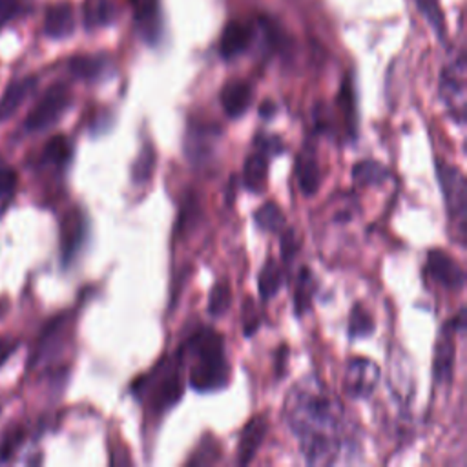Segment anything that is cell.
Segmentation results:
<instances>
[{"instance_id":"obj_1","label":"cell","mask_w":467,"mask_h":467,"mask_svg":"<svg viewBox=\"0 0 467 467\" xmlns=\"http://www.w3.org/2000/svg\"><path fill=\"white\" fill-rule=\"evenodd\" d=\"M285 416L306 463L330 465L350 449L343 438V405L316 376H306L290 389Z\"/></svg>"},{"instance_id":"obj_2","label":"cell","mask_w":467,"mask_h":467,"mask_svg":"<svg viewBox=\"0 0 467 467\" xmlns=\"http://www.w3.org/2000/svg\"><path fill=\"white\" fill-rule=\"evenodd\" d=\"M177 354L188 358V378L195 390L212 392L228 383L230 365L224 352V339L217 330L204 327L193 332Z\"/></svg>"},{"instance_id":"obj_3","label":"cell","mask_w":467,"mask_h":467,"mask_svg":"<svg viewBox=\"0 0 467 467\" xmlns=\"http://www.w3.org/2000/svg\"><path fill=\"white\" fill-rule=\"evenodd\" d=\"M182 359L175 358V361L164 359L159 363L148 376L140 378L133 385V392L139 398H146L150 407L157 412H162L175 405L184 390L182 376H181Z\"/></svg>"},{"instance_id":"obj_4","label":"cell","mask_w":467,"mask_h":467,"mask_svg":"<svg viewBox=\"0 0 467 467\" xmlns=\"http://www.w3.org/2000/svg\"><path fill=\"white\" fill-rule=\"evenodd\" d=\"M71 104V91L64 82L51 84L36 100L24 120V130L29 133L44 131L55 126Z\"/></svg>"},{"instance_id":"obj_5","label":"cell","mask_w":467,"mask_h":467,"mask_svg":"<svg viewBox=\"0 0 467 467\" xmlns=\"http://www.w3.org/2000/svg\"><path fill=\"white\" fill-rule=\"evenodd\" d=\"M436 171H438V182L449 210V215L452 217V221L458 223V230H460V243L463 244V235H465V177L462 173V170L454 164H447L445 161H438L436 162Z\"/></svg>"},{"instance_id":"obj_6","label":"cell","mask_w":467,"mask_h":467,"mask_svg":"<svg viewBox=\"0 0 467 467\" xmlns=\"http://www.w3.org/2000/svg\"><path fill=\"white\" fill-rule=\"evenodd\" d=\"M440 99L447 106L456 122H463L465 115V60L460 55L451 62L440 77Z\"/></svg>"},{"instance_id":"obj_7","label":"cell","mask_w":467,"mask_h":467,"mask_svg":"<svg viewBox=\"0 0 467 467\" xmlns=\"http://www.w3.org/2000/svg\"><path fill=\"white\" fill-rule=\"evenodd\" d=\"M379 367L376 365V361L368 358L356 356L348 359L343 381L345 392L354 400L368 398L379 383Z\"/></svg>"},{"instance_id":"obj_8","label":"cell","mask_w":467,"mask_h":467,"mask_svg":"<svg viewBox=\"0 0 467 467\" xmlns=\"http://www.w3.org/2000/svg\"><path fill=\"white\" fill-rule=\"evenodd\" d=\"M66 325H67V314H60L57 317H53L44 330L38 336V341L31 352L29 358V368H36L42 367L44 363H47L49 359H53L60 348V343L64 339L66 334Z\"/></svg>"},{"instance_id":"obj_9","label":"cell","mask_w":467,"mask_h":467,"mask_svg":"<svg viewBox=\"0 0 467 467\" xmlns=\"http://www.w3.org/2000/svg\"><path fill=\"white\" fill-rule=\"evenodd\" d=\"M86 239V219L78 208L69 210L60 221V257L64 265H69Z\"/></svg>"},{"instance_id":"obj_10","label":"cell","mask_w":467,"mask_h":467,"mask_svg":"<svg viewBox=\"0 0 467 467\" xmlns=\"http://www.w3.org/2000/svg\"><path fill=\"white\" fill-rule=\"evenodd\" d=\"M427 270L436 283L449 290H460L465 283L463 268L440 248H434L427 254Z\"/></svg>"},{"instance_id":"obj_11","label":"cell","mask_w":467,"mask_h":467,"mask_svg":"<svg viewBox=\"0 0 467 467\" xmlns=\"http://www.w3.org/2000/svg\"><path fill=\"white\" fill-rule=\"evenodd\" d=\"M137 31L148 44H157L162 33L159 0H131Z\"/></svg>"},{"instance_id":"obj_12","label":"cell","mask_w":467,"mask_h":467,"mask_svg":"<svg viewBox=\"0 0 467 467\" xmlns=\"http://www.w3.org/2000/svg\"><path fill=\"white\" fill-rule=\"evenodd\" d=\"M254 40V27L239 22V20H232L224 26L223 33H221V40H219V53L224 60H232L239 55H243L250 44Z\"/></svg>"},{"instance_id":"obj_13","label":"cell","mask_w":467,"mask_h":467,"mask_svg":"<svg viewBox=\"0 0 467 467\" xmlns=\"http://www.w3.org/2000/svg\"><path fill=\"white\" fill-rule=\"evenodd\" d=\"M36 86L38 78L35 75L22 77L7 84L0 97V122L11 119L16 113V109L36 91Z\"/></svg>"},{"instance_id":"obj_14","label":"cell","mask_w":467,"mask_h":467,"mask_svg":"<svg viewBox=\"0 0 467 467\" xmlns=\"http://www.w3.org/2000/svg\"><path fill=\"white\" fill-rule=\"evenodd\" d=\"M268 423L265 416H254L248 420V423L244 425L241 438H239V447H237V462L241 465H246L254 460L257 449L261 447L265 434H266Z\"/></svg>"},{"instance_id":"obj_15","label":"cell","mask_w":467,"mask_h":467,"mask_svg":"<svg viewBox=\"0 0 467 467\" xmlns=\"http://www.w3.org/2000/svg\"><path fill=\"white\" fill-rule=\"evenodd\" d=\"M75 31V13L71 4L60 2L47 7L44 16V33L49 38H66Z\"/></svg>"},{"instance_id":"obj_16","label":"cell","mask_w":467,"mask_h":467,"mask_svg":"<svg viewBox=\"0 0 467 467\" xmlns=\"http://www.w3.org/2000/svg\"><path fill=\"white\" fill-rule=\"evenodd\" d=\"M67 69L80 80L95 82L109 73L111 60L106 55H77L69 58Z\"/></svg>"},{"instance_id":"obj_17","label":"cell","mask_w":467,"mask_h":467,"mask_svg":"<svg viewBox=\"0 0 467 467\" xmlns=\"http://www.w3.org/2000/svg\"><path fill=\"white\" fill-rule=\"evenodd\" d=\"M252 102V86L246 80H230L221 89V104L228 117H241Z\"/></svg>"},{"instance_id":"obj_18","label":"cell","mask_w":467,"mask_h":467,"mask_svg":"<svg viewBox=\"0 0 467 467\" xmlns=\"http://www.w3.org/2000/svg\"><path fill=\"white\" fill-rule=\"evenodd\" d=\"M119 16V5L115 0H84L82 20L88 29L106 27Z\"/></svg>"},{"instance_id":"obj_19","label":"cell","mask_w":467,"mask_h":467,"mask_svg":"<svg viewBox=\"0 0 467 467\" xmlns=\"http://www.w3.org/2000/svg\"><path fill=\"white\" fill-rule=\"evenodd\" d=\"M272 155L263 150L261 146H257V150L246 157L244 162V184L248 190H252L254 193H259L265 190L266 186V179H268V159Z\"/></svg>"},{"instance_id":"obj_20","label":"cell","mask_w":467,"mask_h":467,"mask_svg":"<svg viewBox=\"0 0 467 467\" xmlns=\"http://www.w3.org/2000/svg\"><path fill=\"white\" fill-rule=\"evenodd\" d=\"M434 379L436 383H449L454 374V343L451 339V334L445 330L441 339L436 345L434 354Z\"/></svg>"},{"instance_id":"obj_21","label":"cell","mask_w":467,"mask_h":467,"mask_svg":"<svg viewBox=\"0 0 467 467\" xmlns=\"http://www.w3.org/2000/svg\"><path fill=\"white\" fill-rule=\"evenodd\" d=\"M296 175H297V182L301 186V192L305 195H314L317 192L319 182H321V171H319V166H317L316 159L310 153H301L297 157Z\"/></svg>"},{"instance_id":"obj_22","label":"cell","mask_w":467,"mask_h":467,"mask_svg":"<svg viewBox=\"0 0 467 467\" xmlns=\"http://www.w3.org/2000/svg\"><path fill=\"white\" fill-rule=\"evenodd\" d=\"M69 159H71L69 139L64 135H55L46 142L40 157V164L51 166V168H64Z\"/></svg>"},{"instance_id":"obj_23","label":"cell","mask_w":467,"mask_h":467,"mask_svg":"<svg viewBox=\"0 0 467 467\" xmlns=\"http://www.w3.org/2000/svg\"><path fill=\"white\" fill-rule=\"evenodd\" d=\"M352 177L356 182H359L363 186H378V184H383L390 177V171L376 161H361V162L354 164Z\"/></svg>"},{"instance_id":"obj_24","label":"cell","mask_w":467,"mask_h":467,"mask_svg":"<svg viewBox=\"0 0 467 467\" xmlns=\"http://www.w3.org/2000/svg\"><path fill=\"white\" fill-rule=\"evenodd\" d=\"M217 135V130L213 128L212 131L206 126H199V128H192L188 130V140H186V151L188 157H192L193 161L204 159L208 150L213 144V137Z\"/></svg>"},{"instance_id":"obj_25","label":"cell","mask_w":467,"mask_h":467,"mask_svg":"<svg viewBox=\"0 0 467 467\" xmlns=\"http://www.w3.org/2000/svg\"><path fill=\"white\" fill-rule=\"evenodd\" d=\"M283 285V272L275 261H268L259 274V294L263 301H268L277 294Z\"/></svg>"},{"instance_id":"obj_26","label":"cell","mask_w":467,"mask_h":467,"mask_svg":"<svg viewBox=\"0 0 467 467\" xmlns=\"http://www.w3.org/2000/svg\"><path fill=\"white\" fill-rule=\"evenodd\" d=\"M18 186V175L15 168L5 162H0V217L9 208Z\"/></svg>"},{"instance_id":"obj_27","label":"cell","mask_w":467,"mask_h":467,"mask_svg":"<svg viewBox=\"0 0 467 467\" xmlns=\"http://www.w3.org/2000/svg\"><path fill=\"white\" fill-rule=\"evenodd\" d=\"M374 332V319L367 308L359 303L352 308L348 317V336L350 337H367Z\"/></svg>"},{"instance_id":"obj_28","label":"cell","mask_w":467,"mask_h":467,"mask_svg":"<svg viewBox=\"0 0 467 467\" xmlns=\"http://www.w3.org/2000/svg\"><path fill=\"white\" fill-rule=\"evenodd\" d=\"M255 223L266 230V232H274L277 234L283 226H285V215L283 210L275 204V202H266L263 204L257 212H255Z\"/></svg>"},{"instance_id":"obj_29","label":"cell","mask_w":467,"mask_h":467,"mask_svg":"<svg viewBox=\"0 0 467 467\" xmlns=\"http://www.w3.org/2000/svg\"><path fill=\"white\" fill-rule=\"evenodd\" d=\"M314 286H312V274L306 266L301 268L299 277H297V286L294 292V308L296 314L301 316L303 312H306L310 308V297H312Z\"/></svg>"},{"instance_id":"obj_30","label":"cell","mask_w":467,"mask_h":467,"mask_svg":"<svg viewBox=\"0 0 467 467\" xmlns=\"http://www.w3.org/2000/svg\"><path fill=\"white\" fill-rule=\"evenodd\" d=\"M24 438L26 431L20 425H13L4 432L0 440V463L9 462L16 454L18 447L24 443Z\"/></svg>"},{"instance_id":"obj_31","label":"cell","mask_w":467,"mask_h":467,"mask_svg":"<svg viewBox=\"0 0 467 467\" xmlns=\"http://www.w3.org/2000/svg\"><path fill=\"white\" fill-rule=\"evenodd\" d=\"M416 4H418L420 13L432 26V29L438 35V38L443 40V36H445V18H443V13L440 9L438 0H416Z\"/></svg>"},{"instance_id":"obj_32","label":"cell","mask_w":467,"mask_h":467,"mask_svg":"<svg viewBox=\"0 0 467 467\" xmlns=\"http://www.w3.org/2000/svg\"><path fill=\"white\" fill-rule=\"evenodd\" d=\"M153 164H155V153H153V148L148 144V146H142L139 157L135 159L133 166H131V175H133V181L135 182H146L151 175V170H153Z\"/></svg>"},{"instance_id":"obj_33","label":"cell","mask_w":467,"mask_h":467,"mask_svg":"<svg viewBox=\"0 0 467 467\" xmlns=\"http://www.w3.org/2000/svg\"><path fill=\"white\" fill-rule=\"evenodd\" d=\"M230 303H232L230 286L226 283H217L208 296V312L212 316H223L228 310Z\"/></svg>"},{"instance_id":"obj_34","label":"cell","mask_w":467,"mask_h":467,"mask_svg":"<svg viewBox=\"0 0 467 467\" xmlns=\"http://www.w3.org/2000/svg\"><path fill=\"white\" fill-rule=\"evenodd\" d=\"M339 102H341V108H343L348 130L354 135V131H356V99H354V86H352L350 78H345V82L341 86Z\"/></svg>"},{"instance_id":"obj_35","label":"cell","mask_w":467,"mask_h":467,"mask_svg":"<svg viewBox=\"0 0 467 467\" xmlns=\"http://www.w3.org/2000/svg\"><path fill=\"white\" fill-rule=\"evenodd\" d=\"M24 13L22 0H0V29Z\"/></svg>"},{"instance_id":"obj_36","label":"cell","mask_w":467,"mask_h":467,"mask_svg":"<svg viewBox=\"0 0 467 467\" xmlns=\"http://www.w3.org/2000/svg\"><path fill=\"white\" fill-rule=\"evenodd\" d=\"M18 348V341L9 337V336H2L0 337V367L15 354V350Z\"/></svg>"},{"instance_id":"obj_37","label":"cell","mask_w":467,"mask_h":467,"mask_svg":"<svg viewBox=\"0 0 467 467\" xmlns=\"http://www.w3.org/2000/svg\"><path fill=\"white\" fill-rule=\"evenodd\" d=\"M296 252V237H294V232H286L283 237H281V254L285 259H288L290 255H294Z\"/></svg>"},{"instance_id":"obj_38","label":"cell","mask_w":467,"mask_h":467,"mask_svg":"<svg viewBox=\"0 0 467 467\" xmlns=\"http://www.w3.org/2000/svg\"><path fill=\"white\" fill-rule=\"evenodd\" d=\"M275 104L272 102V100H266V102H263V106L259 108V113H261V117H265V119H270L274 113H275Z\"/></svg>"}]
</instances>
